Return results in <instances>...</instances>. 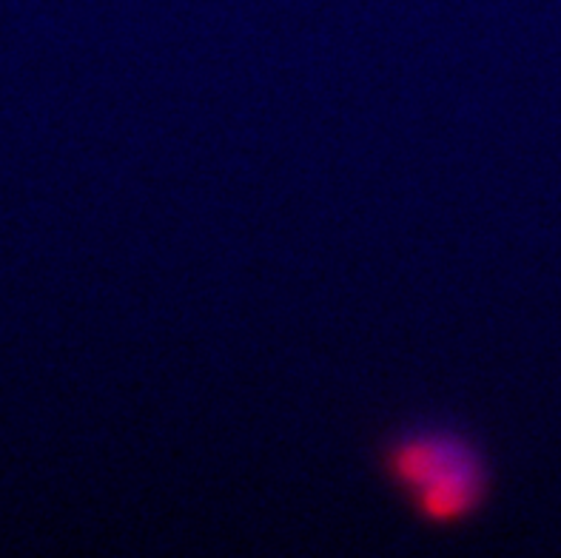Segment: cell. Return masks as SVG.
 Masks as SVG:
<instances>
[{
  "label": "cell",
  "instance_id": "cell-1",
  "mask_svg": "<svg viewBox=\"0 0 561 558\" xmlns=\"http://www.w3.org/2000/svg\"><path fill=\"white\" fill-rule=\"evenodd\" d=\"M382 465L434 524L470 516L488 493V465L479 447L448 428H413L391 439Z\"/></svg>",
  "mask_w": 561,
  "mask_h": 558
}]
</instances>
